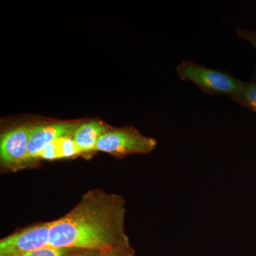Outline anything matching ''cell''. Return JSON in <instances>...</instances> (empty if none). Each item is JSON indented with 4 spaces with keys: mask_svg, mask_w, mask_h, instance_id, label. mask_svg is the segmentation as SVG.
I'll return each instance as SVG.
<instances>
[{
    "mask_svg": "<svg viewBox=\"0 0 256 256\" xmlns=\"http://www.w3.org/2000/svg\"><path fill=\"white\" fill-rule=\"evenodd\" d=\"M124 197L95 188L68 213L52 222L50 246L102 252L128 244Z\"/></svg>",
    "mask_w": 256,
    "mask_h": 256,
    "instance_id": "obj_1",
    "label": "cell"
},
{
    "mask_svg": "<svg viewBox=\"0 0 256 256\" xmlns=\"http://www.w3.org/2000/svg\"><path fill=\"white\" fill-rule=\"evenodd\" d=\"M181 80L193 82L202 92L212 96L233 97L242 86V80L226 72L208 68L190 60H182L176 67Z\"/></svg>",
    "mask_w": 256,
    "mask_h": 256,
    "instance_id": "obj_2",
    "label": "cell"
},
{
    "mask_svg": "<svg viewBox=\"0 0 256 256\" xmlns=\"http://www.w3.org/2000/svg\"><path fill=\"white\" fill-rule=\"evenodd\" d=\"M158 141L146 137L137 128L128 127L111 128L104 133L96 144L95 151L109 153L117 158L130 154H146L156 149Z\"/></svg>",
    "mask_w": 256,
    "mask_h": 256,
    "instance_id": "obj_3",
    "label": "cell"
},
{
    "mask_svg": "<svg viewBox=\"0 0 256 256\" xmlns=\"http://www.w3.org/2000/svg\"><path fill=\"white\" fill-rule=\"evenodd\" d=\"M33 126L32 122L20 124L2 134L0 159L4 168L14 171L28 164V146Z\"/></svg>",
    "mask_w": 256,
    "mask_h": 256,
    "instance_id": "obj_4",
    "label": "cell"
},
{
    "mask_svg": "<svg viewBox=\"0 0 256 256\" xmlns=\"http://www.w3.org/2000/svg\"><path fill=\"white\" fill-rule=\"evenodd\" d=\"M52 222L25 228L0 240V256H18L50 246Z\"/></svg>",
    "mask_w": 256,
    "mask_h": 256,
    "instance_id": "obj_5",
    "label": "cell"
},
{
    "mask_svg": "<svg viewBox=\"0 0 256 256\" xmlns=\"http://www.w3.org/2000/svg\"><path fill=\"white\" fill-rule=\"evenodd\" d=\"M80 124V121H57L34 124L28 146V164L38 160L44 148L55 140L73 137Z\"/></svg>",
    "mask_w": 256,
    "mask_h": 256,
    "instance_id": "obj_6",
    "label": "cell"
},
{
    "mask_svg": "<svg viewBox=\"0 0 256 256\" xmlns=\"http://www.w3.org/2000/svg\"><path fill=\"white\" fill-rule=\"evenodd\" d=\"M110 129L107 124L94 120L80 124L74 133L73 139L82 153L95 151L99 138Z\"/></svg>",
    "mask_w": 256,
    "mask_h": 256,
    "instance_id": "obj_7",
    "label": "cell"
},
{
    "mask_svg": "<svg viewBox=\"0 0 256 256\" xmlns=\"http://www.w3.org/2000/svg\"><path fill=\"white\" fill-rule=\"evenodd\" d=\"M82 154L74 142L73 137H63L47 144L38 156V160H54L72 158Z\"/></svg>",
    "mask_w": 256,
    "mask_h": 256,
    "instance_id": "obj_8",
    "label": "cell"
},
{
    "mask_svg": "<svg viewBox=\"0 0 256 256\" xmlns=\"http://www.w3.org/2000/svg\"><path fill=\"white\" fill-rule=\"evenodd\" d=\"M232 98L242 107L256 114V82H242L238 92Z\"/></svg>",
    "mask_w": 256,
    "mask_h": 256,
    "instance_id": "obj_9",
    "label": "cell"
},
{
    "mask_svg": "<svg viewBox=\"0 0 256 256\" xmlns=\"http://www.w3.org/2000/svg\"><path fill=\"white\" fill-rule=\"evenodd\" d=\"M79 249L68 248L45 247L18 256H68Z\"/></svg>",
    "mask_w": 256,
    "mask_h": 256,
    "instance_id": "obj_10",
    "label": "cell"
},
{
    "mask_svg": "<svg viewBox=\"0 0 256 256\" xmlns=\"http://www.w3.org/2000/svg\"><path fill=\"white\" fill-rule=\"evenodd\" d=\"M98 256H136V252L130 242H128L100 252Z\"/></svg>",
    "mask_w": 256,
    "mask_h": 256,
    "instance_id": "obj_11",
    "label": "cell"
},
{
    "mask_svg": "<svg viewBox=\"0 0 256 256\" xmlns=\"http://www.w3.org/2000/svg\"><path fill=\"white\" fill-rule=\"evenodd\" d=\"M236 34L238 38L248 42L256 50V32L238 28L236 30Z\"/></svg>",
    "mask_w": 256,
    "mask_h": 256,
    "instance_id": "obj_12",
    "label": "cell"
},
{
    "mask_svg": "<svg viewBox=\"0 0 256 256\" xmlns=\"http://www.w3.org/2000/svg\"><path fill=\"white\" fill-rule=\"evenodd\" d=\"M100 252L95 250H78L68 256H98Z\"/></svg>",
    "mask_w": 256,
    "mask_h": 256,
    "instance_id": "obj_13",
    "label": "cell"
}]
</instances>
